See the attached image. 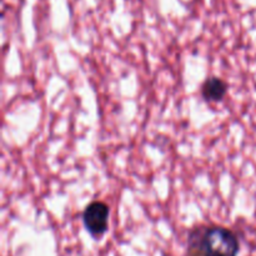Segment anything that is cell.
I'll list each match as a JSON object with an SVG mask.
<instances>
[{"label":"cell","mask_w":256,"mask_h":256,"mask_svg":"<svg viewBox=\"0 0 256 256\" xmlns=\"http://www.w3.org/2000/svg\"><path fill=\"white\" fill-rule=\"evenodd\" d=\"M239 239L220 225H199L189 232L185 256H238Z\"/></svg>","instance_id":"obj_1"},{"label":"cell","mask_w":256,"mask_h":256,"mask_svg":"<svg viewBox=\"0 0 256 256\" xmlns=\"http://www.w3.org/2000/svg\"><path fill=\"white\" fill-rule=\"evenodd\" d=\"M109 206L104 202L95 200L85 208L82 222L85 229L94 239H102L109 228Z\"/></svg>","instance_id":"obj_2"},{"label":"cell","mask_w":256,"mask_h":256,"mask_svg":"<svg viewBox=\"0 0 256 256\" xmlns=\"http://www.w3.org/2000/svg\"><path fill=\"white\" fill-rule=\"evenodd\" d=\"M228 94V84L222 78H208L202 86V96L206 102H222Z\"/></svg>","instance_id":"obj_3"}]
</instances>
